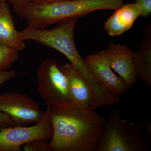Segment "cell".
Segmentation results:
<instances>
[{"label":"cell","instance_id":"obj_1","mask_svg":"<svg viewBox=\"0 0 151 151\" xmlns=\"http://www.w3.org/2000/svg\"><path fill=\"white\" fill-rule=\"evenodd\" d=\"M51 151H97L106 118L87 105L74 103L52 106Z\"/></svg>","mask_w":151,"mask_h":151},{"label":"cell","instance_id":"obj_2","mask_svg":"<svg viewBox=\"0 0 151 151\" xmlns=\"http://www.w3.org/2000/svg\"><path fill=\"white\" fill-rule=\"evenodd\" d=\"M123 4V0H71L55 3L32 1L23 10V19L27 22V27L44 29L95 11L115 10Z\"/></svg>","mask_w":151,"mask_h":151},{"label":"cell","instance_id":"obj_3","mask_svg":"<svg viewBox=\"0 0 151 151\" xmlns=\"http://www.w3.org/2000/svg\"><path fill=\"white\" fill-rule=\"evenodd\" d=\"M78 19L63 21L52 29L26 27L19 32V35L24 41H34L64 55L88 83L92 94L97 95L102 92L103 87L89 72L76 46L74 31Z\"/></svg>","mask_w":151,"mask_h":151},{"label":"cell","instance_id":"obj_4","mask_svg":"<svg viewBox=\"0 0 151 151\" xmlns=\"http://www.w3.org/2000/svg\"><path fill=\"white\" fill-rule=\"evenodd\" d=\"M150 144L139 126L124 120L114 110L106 118L97 151H146Z\"/></svg>","mask_w":151,"mask_h":151},{"label":"cell","instance_id":"obj_5","mask_svg":"<svg viewBox=\"0 0 151 151\" xmlns=\"http://www.w3.org/2000/svg\"><path fill=\"white\" fill-rule=\"evenodd\" d=\"M37 91L47 107L73 103L67 80L55 60H44L36 71Z\"/></svg>","mask_w":151,"mask_h":151},{"label":"cell","instance_id":"obj_6","mask_svg":"<svg viewBox=\"0 0 151 151\" xmlns=\"http://www.w3.org/2000/svg\"><path fill=\"white\" fill-rule=\"evenodd\" d=\"M50 108L47 107L43 119L33 126H0V151H22V146L30 141L51 139L53 130L50 119Z\"/></svg>","mask_w":151,"mask_h":151},{"label":"cell","instance_id":"obj_7","mask_svg":"<svg viewBox=\"0 0 151 151\" xmlns=\"http://www.w3.org/2000/svg\"><path fill=\"white\" fill-rule=\"evenodd\" d=\"M0 112L19 126L37 124L45 114L32 98L16 91L0 94Z\"/></svg>","mask_w":151,"mask_h":151},{"label":"cell","instance_id":"obj_8","mask_svg":"<svg viewBox=\"0 0 151 151\" xmlns=\"http://www.w3.org/2000/svg\"><path fill=\"white\" fill-rule=\"evenodd\" d=\"M84 60L93 78L105 90L118 96L126 92L127 89L126 84L121 77L113 72L104 50L89 55Z\"/></svg>","mask_w":151,"mask_h":151},{"label":"cell","instance_id":"obj_9","mask_svg":"<svg viewBox=\"0 0 151 151\" xmlns=\"http://www.w3.org/2000/svg\"><path fill=\"white\" fill-rule=\"evenodd\" d=\"M104 51L110 67L120 76L127 88L133 86L137 78L133 63L135 52L127 45L113 42Z\"/></svg>","mask_w":151,"mask_h":151},{"label":"cell","instance_id":"obj_10","mask_svg":"<svg viewBox=\"0 0 151 151\" xmlns=\"http://www.w3.org/2000/svg\"><path fill=\"white\" fill-rule=\"evenodd\" d=\"M141 14L140 8L136 3L123 4L107 20L105 29L111 36L121 35L131 28Z\"/></svg>","mask_w":151,"mask_h":151},{"label":"cell","instance_id":"obj_11","mask_svg":"<svg viewBox=\"0 0 151 151\" xmlns=\"http://www.w3.org/2000/svg\"><path fill=\"white\" fill-rule=\"evenodd\" d=\"M60 69L67 80L73 103L92 108V94L88 83L70 63L60 65Z\"/></svg>","mask_w":151,"mask_h":151},{"label":"cell","instance_id":"obj_12","mask_svg":"<svg viewBox=\"0 0 151 151\" xmlns=\"http://www.w3.org/2000/svg\"><path fill=\"white\" fill-rule=\"evenodd\" d=\"M0 43L10 47L18 52L26 47L24 41L21 38L16 29L8 3L0 2Z\"/></svg>","mask_w":151,"mask_h":151},{"label":"cell","instance_id":"obj_13","mask_svg":"<svg viewBox=\"0 0 151 151\" xmlns=\"http://www.w3.org/2000/svg\"><path fill=\"white\" fill-rule=\"evenodd\" d=\"M134 68L137 78L151 86V35H145L135 53Z\"/></svg>","mask_w":151,"mask_h":151},{"label":"cell","instance_id":"obj_14","mask_svg":"<svg viewBox=\"0 0 151 151\" xmlns=\"http://www.w3.org/2000/svg\"><path fill=\"white\" fill-rule=\"evenodd\" d=\"M19 52L6 45L0 43V71L12 67L18 58Z\"/></svg>","mask_w":151,"mask_h":151},{"label":"cell","instance_id":"obj_15","mask_svg":"<svg viewBox=\"0 0 151 151\" xmlns=\"http://www.w3.org/2000/svg\"><path fill=\"white\" fill-rule=\"evenodd\" d=\"M47 140L38 139L30 141L22 146L25 151H51Z\"/></svg>","mask_w":151,"mask_h":151},{"label":"cell","instance_id":"obj_16","mask_svg":"<svg viewBox=\"0 0 151 151\" xmlns=\"http://www.w3.org/2000/svg\"><path fill=\"white\" fill-rule=\"evenodd\" d=\"M8 1L12 6L14 12L22 19H23L22 16L23 10L27 4L32 0H0V2Z\"/></svg>","mask_w":151,"mask_h":151},{"label":"cell","instance_id":"obj_17","mask_svg":"<svg viewBox=\"0 0 151 151\" xmlns=\"http://www.w3.org/2000/svg\"><path fill=\"white\" fill-rule=\"evenodd\" d=\"M135 3L140 8V17L147 19L151 13V0H136Z\"/></svg>","mask_w":151,"mask_h":151},{"label":"cell","instance_id":"obj_18","mask_svg":"<svg viewBox=\"0 0 151 151\" xmlns=\"http://www.w3.org/2000/svg\"><path fill=\"white\" fill-rule=\"evenodd\" d=\"M18 73L13 70L0 71V86L6 81L14 78Z\"/></svg>","mask_w":151,"mask_h":151},{"label":"cell","instance_id":"obj_19","mask_svg":"<svg viewBox=\"0 0 151 151\" xmlns=\"http://www.w3.org/2000/svg\"><path fill=\"white\" fill-rule=\"evenodd\" d=\"M0 126L7 127L17 126L6 114L0 112Z\"/></svg>","mask_w":151,"mask_h":151},{"label":"cell","instance_id":"obj_20","mask_svg":"<svg viewBox=\"0 0 151 151\" xmlns=\"http://www.w3.org/2000/svg\"><path fill=\"white\" fill-rule=\"evenodd\" d=\"M68 1L71 0H32V1L40 3H55Z\"/></svg>","mask_w":151,"mask_h":151},{"label":"cell","instance_id":"obj_21","mask_svg":"<svg viewBox=\"0 0 151 151\" xmlns=\"http://www.w3.org/2000/svg\"><path fill=\"white\" fill-rule=\"evenodd\" d=\"M151 121L150 120L149 121L147 124H145V125H143L142 126V127L145 129V130L147 131V132L151 135Z\"/></svg>","mask_w":151,"mask_h":151},{"label":"cell","instance_id":"obj_22","mask_svg":"<svg viewBox=\"0 0 151 151\" xmlns=\"http://www.w3.org/2000/svg\"><path fill=\"white\" fill-rule=\"evenodd\" d=\"M143 32L145 35H151V25H147L143 28Z\"/></svg>","mask_w":151,"mask_h":151}]
</instances>
